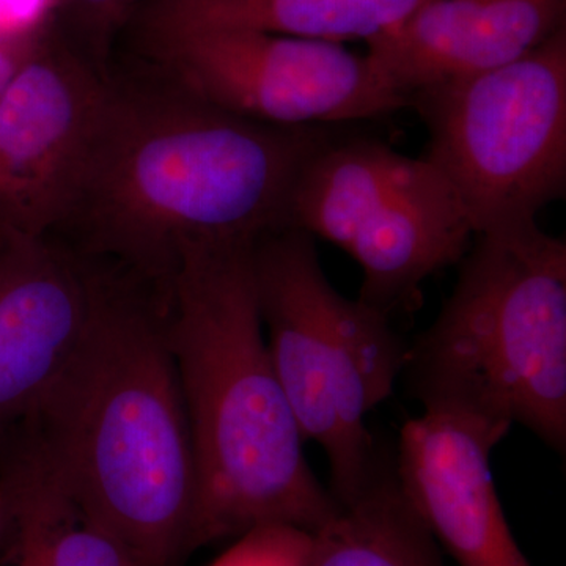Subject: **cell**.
<instances>
[{"instance_id": "4", "label": "cell", "mask_w": 566, "mask_h": 566, "mask_svg": "<svg viewBox=\"0 0 566 566\" xmlns=\"http://www.w3.org/2000/svg\"><path fill=\"white\" fill-rule=\"evenodd\" d=\"M403 371L423 409L523 424L566 446V243L538 223L475 234Z\"/></svg>"}, {"instance_id": "2", "label": "cell", "mask_w": 566, "mask_h": 566, "mask_svg": "<svg viewBox=\"0 0 566 566\" xmlns=\"http://www.w3.org/2000/svg\"><path fill=\"white\" fill-rule=\"evenodd\" d=\"M22 427L137 565L181 566L191 556L196 464L163 286L99 264L87 333Z\"/></svg>"}, {"instance_id": "19", "label": "cell", "mask_w": 566, "mask_h": 566, "mask_svg": "<svg viewBox=\"0 0 566 566\" xmlns=\"http://www.w3.org/2000/svg\"><path fill=\"white\" fill-rule=\"evenodd\" d=\"M50 35V33H48ZM46 35V36H48ZM44 36V39H46ZM11 41L0 39V95L6 91L7 85L13 80L14 74L21 69L22 63L28 61L41 41Z\"/></svg>"}, {"instance_id": "16", "label": "cell", "mask_w": 566, "mask_h": 566, "mask_svg": "<svg viewBox=\"0 0 566 566\" xmlns=\"http://www.w3.org/2000/svg\"><path fill=\"white\" fill-rule=\"evenodd\" d=\"M142 0H69L55 28L82 57L111 76L112 44L126 31Z\"/></svg>"}, {"instance_id": "15", "label": "cell", "mask_w": 566, "mask_h": 566, "mask_svg": "<svg viewBox=\"0 0 566 566\" xmlns=\"http://www.w3.org/2000/svg\"><path fill=\"white\" fill-rule=\"evenodd\" d=\"M337 504L312 534L311 566H447L385 458L353 497Z\"/></svg>"}, {"instance_id": "14", "label": "cell", "mask_w": 566, "mask_h": 566, "mask_svg": "<svg viewBox=\"0 0 566 566\" xmlns=\"http://www.w3.org/2000/svg\"><path fill=\"white\" fill-rule=\"evenodd\" d=\"M0 494L13 566H139L74 501L25 439L7 464Z\"/></svg>"}, {"instance_id": "10", "label": "cell", "mask_w": 566, "mask_h": 566, "mask_svg": "<svg viewBox=\"0 0 566 566\" xmlns=\"http://www.w3.org/2000/svg\"><path fill=\"white\" fill-rule=\"evenodd\" d=\"M99 264L50 237L0 234V428L24 423L87 333Z\"/></svg>"}, {"instance_id": "3", "label": "cell", "mask_w": 566, "mask_h": 566, "mask_svg": "<svg viewBox=\"0 0 566 566\" xmlns=\"http://www.w3.org/2000/svg\"><path fill=\"white\" fill-rule=\"evenodd\" d=\"M253 243L191 245L166 286V331L196 464L191 554L255 527L314 532L337 501L304 438L268 349Z\"/></svg>"}, {"instance_id": "20", "label": "cell", "mask_w": 566, "mask_h": 566, "mask_svg": "<svg viewBox=\"0 0 566 566\" xmlns=\"http://www.w3.org/2000/svg\"><path fill=\"white\" fill-rule=\"evenodd\" d=\"M3 526H6V513H3L2 494H0V536L3 534Z\"/></svg>"}, {"instance_id": "12", "label": "cell", "mask_w": 566, "mask_h": 566, "mask_svg": "<svg viewBox=\"0 0 566 566\" xmlns=\"http://www.w3.org/2000/svg\"><path fill=\"white\" fill-rule=\"evenodd\" d=\"M566 25V0H428L392 31L367 41V57L409 96L536 50Z\"/></svg>"}, {"instance_id": "5", "label": "cell", "mask_w": 566, "mask_h": 566, "mask_svg": "<svg viewBox=\"0 0 566 566\" xmlns=\"http://www.w3.org/2000/svg\"><path fill=\"white\" fill-rule=\"evenodd\" d=\"M252 271L275 374L304 441L326 453L331 493L346 501L381 461L365 417L394 392L409 345L389 316L331 285L303 230L259 238Z\"/></svg>"}, {"instance_id": "1", "label": "cell", "mask_w": 566, "mask_h": 566, "mask_svg": "<svg viewBox=\"0 0 566 566\" xmlns=\"http://www.w3.org/2000/svg\"><path fill=\"white\" fill-rule=\"evenodd\" d=\"M333 128L240 117L151 69L112 73L91 167L61 230L85 259L164 286L186 248L285 229L294 178Z\"/></svg>"}, {"instance_id": "8", "label": "cell", "mask_w": 566, "mask_h": 566, "mask_svg": "<svg viewBox=\"0 0 566 566\" xmlns=\"http://www.w3.org/2000/svg\"><path fill=\"white\" fill-rule=\"evenodd\" d=\"M148 69L227 112L277 126H338L409 109L367 54L248 29L134 33Z\"/></svg>"}, {"instance_id": "13", "label": "cell", "mask_w": 566, "mask_h": 566, "mask_svg": "<svg viewBox=\"0 0 566 566\" xmlns=\"http://www.w3.org/2000/svg\"><path fill=\"white\" fill-rule=\"evenodd\" d=\"M428 0H142L129 21L133 33L188 29H248L345 41L392 31Z\"/></svg>"}, {"instance_id": "9", "label": "cell", "mask_w": 566, "mask_h": 566, "mask_svg": "<svg viewBox=\"0 0 566 566\" xmlns=\"http://www.w3.org/2000/svg\"><path fill=\"white\" fill-rule=\"evenodd\" d=\"M111 76L57 28L22 63L0 95V233L62 229L91 167Z\"/></svg>"}, {"instance_id": "18", "label": "cell", "mask_w": 566, "mask_h": 566, "mask_svg": "<svg viewBox=\"0 0 566 566\" xmlns=\"http://www.w3.org/2000/svg\"><path fill=\"white\" fill-rule=\"evenodd\" d=\"M57 9L52 0H0V39L36 41L54 31Z\"/></svg>"}, {"instance_id": "7", "label": "cell", "mask_w": 566, "mask_h": 566, "mask_svg": "<svg viewBox=\"0 0 566 566\" xmlns=\"http://www.w3.org/2000/svg\"><path fill=\"white\" fill-rule=\"evenodd\" d=\"M475 234L536 222L566 193V25L524 57L409 96Z\"/></svg>"}, {"instance_id": "11", "label": "cell", "mask_w": 566, "mask_h": 566, "mask_svg": "<svg viewBox=\"0 0 566 566\" xmlns=\"http://www.w3.org/2000/svg\"><path fill=\"white\" fill-rule=\"evenodd\" d=\"M509 431L447 409H423L401 428L395 474L458 566H532L506 523L491 472V452Z\"/></svg>"}, {"instance_id": "21", "label": "cell", "mask_w": 566, "mask_h": 566, "mask_svg": "<svg viewBox=\"0 0 566 566\" xmlns=\"http://www.w3.org/2000/svg\"><path fill=\"white\" fill-rule=\"evenodd\" d=\"M52 2H54L55 9H57L59 17V13H61V10L63 9V7L66 6V2H69V0H52Z\"/></svg>"}, {"instance_id": "6", "label": "cell", "mask_w": 566, "mask_h": 566, "mask_svg": "<svg viewBox=\"0 0 566 566\" xmlns=\"http://www.w3.org/2000/svg\"><path fill=\"white\" fill-rule=\"evenodd\" d=\"M286 227L359 264V300L386 316L412 311L422 283L461 262L474 237L463 205L427 158L334 126L294 178Z\"/></svg>"}, {"instance_id": "17", "label": "cell", "mask_w": 566, "mask_h": 566, "mask_svg": "<svg viewBox=\"0 0 566 566\" xmlns=\"http://www.w3.org/2000/svg\"><path fill=\"white\" fill-rule=\"evenodd\" d=\"M312 532L271 524L234 538L229 549L208 566H311Z\"/></svg>"}]
</instances>
